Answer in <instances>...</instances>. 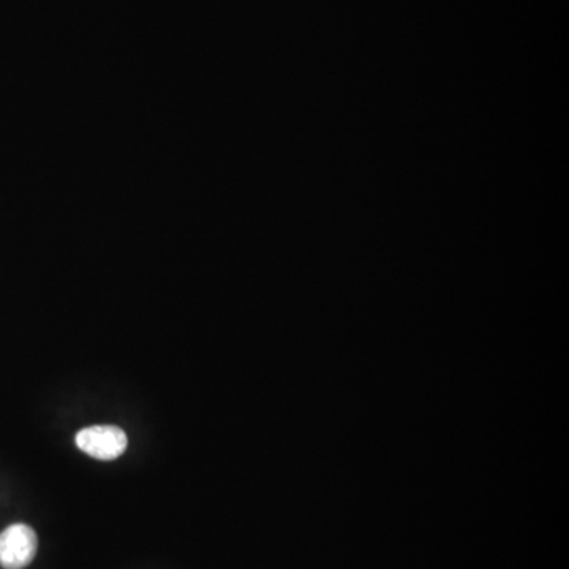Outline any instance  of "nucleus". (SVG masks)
I'll return each mask as SVG.
<instances>
[{
	"label": "nucleus",
	"instance_id": "1",
	"mask_svg": "<svg viewBox=\"0 0 569 569\" xmlns=\"http://www.w3.org/2000/svg\"><path fill=\"white\" fill-rule=\"evenodd\" d=\"M39 539L26 524H13L0 534V567L22 569L35 557Z\"/></svg>",
	"mask_w": 569,
	"mask_h": 569
},
{
	"label": "nucleus",
	"instance_id": "2",
	"mask_svg": "<svg viewBox=\"0 0 569 569\" xmlns=\"http://www.w3.org/2000/svg\"><path fill=\"white\" fill-rule=\"evenodd\" d=\"M129 438L116 426L85 427L77 434V446L99 460H114L125 451Z\"/></svg>",
	"mask_w": 569,
	"mask_h": 569
}]
</instances>
